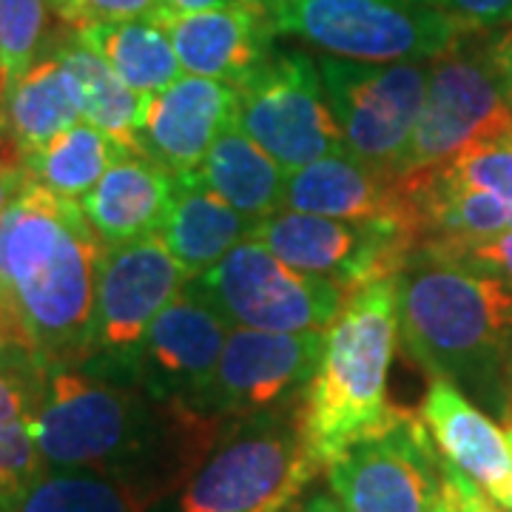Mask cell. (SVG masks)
<instances>
[{
    "instance_id": "obj_1",
    "label": "cell",
    "mask_w": 512,
    "mask_h": 512,
    "mask_svg": "<svg viewBox=\"0 0 512 512\" xmlns=\"http://www.w3.org/2000/svg\"><path fill=\"white\" fill-rule=\"evenodd\" d=\"M35 359V356H32ZM225 421L151 399L143 384L92 362L35 359V430L43 470H94L131 484L157 456L197 467Z\"/></svg>"
},
{
    "instance_id": "obj_2",
    "label": "cell",
    "mask_w": 512,
    "mask_h": 512,
    "mask_svg": "<svg viewBox=\"0 0 512 512\" xmlns=\"http://www.w3.org/2000/svg\"><path fill=\"white\" fill-rule=\"evenodd\" d=\"M103 251L80 202L26 185L0 214V348L80 362Z\"/></svg>"
},
{
    "instance_id": "obj_3",
    "label": "cell",
    "mask_w": 512,
    "mask_h": 512,
    "mask_svg": "<svg viewBox=\"0 0 512 512\" xmlns=\"http://www.w3.org/2000/svg\"><path fill=\"white\" fill-rule=\"evenodd\" d=\"M399 342L433 379H447L512 421V288L416 245L396 274Z\"/></svg>"
},
{
    "instance_id": "obj_4",
    "label": "cell",
    "mask_w": 512,
    "mask_h": 512,
    "mask_svg": "<svg viewBox=\"0 0 512 512\" xmlns=\"http://www.w3.org/2000/svg\"><path fill=\"white\" fill-rule=\"evenodd\" d=\"M396 342V276L353 288L325 330V353L302 402L305 447L322 470L399 413L387 402Z\"/></svg>"
},
{
    "instance_id": "obj_5",
    "label": "cell",
    "mask_w": 512,
    "mask_h": 512,
    "mask_svg": "<svg viewBox=\"0 0 512 512\" xmlns=\"http://www.w3.org/2000/svg\"><path fill=\"white\" fill-rule=\"evenodd\" d=\"M302 402L225 421L183 481L177 512H279L311 487L322 467L305 447Z\"/></svg>"
},
{
    "instance_id": "obj_6",
    "label": "cell",
    "mask_w": 512,
    "mask_h": 512,
    "mask_svg": "<svg viewBox=\"0 0 512 512\" xmlns=\"http://www.w3.org/2000/svg\"><path fill=\"white\" fill-rule=\"evenodd\" d=\"M268 12L276 35L356 63H424L470 35L444 9L396 0H282Z\"/></svg>"
},
{
    "instance_id": "obj_7",
    "label": "cell",
    "mask_w": 512,
    "mask_h": 512,
    "mask_svg": "<svg viewBox=\"0 0 512 512\" xmlns=\"http://www.w3.org/2000/svg\"><path fill=\"white\" fill-rule=\"evenodd\" d=\"M191 288L231 328L276 333L328 330L348 296L333 279L291 268L254 237L239 242L208 274L191 279Z\"/></svg>"
},
{
    "instance_id": "obj_8",
    "label": "cell",
    "mask_w": 512,
    "mask_h": 512,
    "mask_svg": "<svg viewBox=\"0 0 512 512\" xmlns=\"http://www.w3.org/2000/svg\"><path fill=\"white\" fill-rule=\"evenodd\" d=\"M237 126L288 174L330 154H345L319 63L305 52H274L237 89Z\"/></svg>"
},
{
    "instance_id": "obj_9",
    "label": "cell",
    "mask_w": 512,
    "mask_h": 512,
    "mask_svg": "<svg viewBox=\"0 0 512 512\" xmlns=\"http://www.w3.org/2000/svg\"><path fill=\"white\" fill-rule=\"evenodd\" d=\"M345 512H436L444 493V458L419 413H399L325 467Z\"/></svg>"
},
{
    "instance_id": "obj_10",
    "label": "cell",
    "mask_w": 512,
    "mask_h": 512,
    "mask_svg": "<svg viewBox=\"0 0 512 512\" xmlns=\"http://www.w3.org/2000/svg\"><path fill=\"white\" fill-rule=\"evenodd\" d=\"M191 279L168 254L160 234L131 239L103 251L89 339L80 362L134 379V362L157 313Z\"/></svg>"
},
{
    "instance_id": "obj_11",
    "label": "cell",
    "mask_w": 512,
    "mask_h": 512,
    "mask_svg": "<svg viewBox=\"0 0 512 512\" xmlns=\"http://www.w3.org/2000/svg\"><path fill=\"white\" fill-rule=\"evenodd\" d=\"M319 72L348 154L396 180L424 106L427 66L322 57Z\"/></svg>"
},
{
    "instance_id": "obj_12",
    "label": "cell",
    "mask_w": 512,
    "mask_h": 512,
    "mask_svg": "<svg viewBox=\"0 0 512 512\" xmlns=\"http://www.w3.org/2000/svg\"><path fill=\"white\" fill-rule=\"evenodd\" d=\"M464 35L427 63V94L396 180L450 160L478 137L512 126V103L498 83L487 43L476 49Z\"/></svg>"
},
{
    "instance_id": "obj_13",
    "label": "cell",
    "mask_w": 512,
    "mask_h": 512,
    "mask_svg": "<svg viewBox=\"0 0 512 512\" xmlns=\"http://www.w3.org/2000/svg\"><path fill=\"white\" fill-rule=\"evenodd\" d=\"M322 353L325 330L231 328L197 410L217 421H237L299 404L319 370Z\"/></svg>"
},
{
    "instance_id": "obj_14",
    "label": "cell",
    "mask_w": 512,
    "mask_h": 512,
    "mask_svg": "<svg viewBox=\"0 0 512 512\" xmlns=\"http://www.w3.org/2000/svg\"><path fill=\"white\" fill-rule=\"evenodd\" d=\"M254 239L296 271L333 279L353 291L365 282L396 276L419 245L413 231L393 222H353L279 208L256 222Z\"/></svg>"
},
{
    "instance_id": "obj_15",
    "label": "cell",
    "mask_w": 512,
    "mask_h": 512,
    "mask_svg": "<svg viewBox=\"0 0 512 512\" xmlns=\"http://www.w3.org/2000/svg\"><path fill=\"white\" fill-rule=\"evenodd\" d=\"M228 333L225 316L188 282L151 322L134 362V379L157 402L197 410Z\"/></svg>"
},
{
    "instance_id": "obj_16",
    "label": "cell",
    "mask_w": 512,
    "mask_h": 512,
    "mask_svg": "<svg viewBox=\"0 0 512 512\" xmlns=\"http://www.w3.org/2000/svg\"><path fill=\"white\" fill-rule=\"evenodd\" d=\"M237 117V86L183 74L151 94L140 126V154L174 180L194 177L211 143Z\"/></svg>"
},
{
    "instance_id": "obj_17",
    "label": "cell",
    "mask_w": 512,
    "mask_h": 512,
    "mask_svg": "<svg viewBox=\"0 0 512 512\" xmlns=\"http://www.w3.org/2000/svg\"><path fill=\"white\" fill-rule=\"evenodd\" d=\"M185 74L242 86L274 55L271 12L254 3H237L208 12L168 15L160 20Z\"/></svg>"
},
{
    "instance_id": "obj_18",
    "label": "cell",
    "mask_w": 512,
    "mask_h": 512,
    "mask_svg": "<svg viewBox=\"0 0 512 512\" xmlns=\"http://www.w3.org/2000/svg\"><path fill=\"white\" fill-rule=\"evenodd\" d=\"M282 208L333 220L393 222L413 231L416 237L402 185L379 168L356 160L348 151L330 154L299 171H291Z\"/></svg>"
},
{
    "instance_id": "obj_19",
    "label": "cell",
    "mask_w": 512,
    "mask_h": 512,
    "mask_svg": "<svg viewBox=\"0 0 512 512\" xmlns=\"http://www.w3.org/2000/svg\"><path fill=\"white\" fill-rule=\"evenodd\" d=\"M421 421L447 464H453L501 507L510 487V441L456 384L433 379L419 410Z\"/></svg>"
},
{
    "instance_id": "obj_20",
    "label": "cell",
    "mask_w": 512,
    "mask_h": 512,
    "mask_svg": "<svg viewBox=\"0 0 512 512\" xmlns=\"http://www.w3.org/2000/svg\"><path fill=\"white\" fill-rule=\"evenodd\" d=\"M174 177L143 154H123L80 200L97 239L111 248L160 231Z\"/></svg>"
},
{
    "instance_id": "obj_21",
    "label": "cell",
    "mask_w": 512,
    "mask_h": 512,
    "mask_svg": "<svg viewBox=\"0 0 512 512\" xmlns=\"http://www.w3.org/2000/svg\"><path fill=\"white\" fill-rule=\"evenodd\" d=\"M256 222L259 220L245 217L208 185H202L194 174L174 180L171 205L157 234L185 276L197 279L208 274L239 242L254 237Z\"/></svg>"
},
{
    "instance_id": "obj_22",
    "label": "cell",
    "mask_w": 512,
    "mask_h": 512,
    "mask_svg": "<svg viewBox=\"0 0 512 512\" xmlns=\"http://www.w3.org/2000/svg\"><path fill=\"white\" fill-rule=\"evenodd\" d=\"M197 180L254 220H265L285 205L288 171L254 137H248L237 120L217 134L197 171Z\"/></svg>"
},
{
    "instance_id": "obj_23",
    "label": "cell",
    "mask_w": 512,
    "mask_h": 512,
    "mask_svg": "<svg viewBox=\"0 0 512 512\" xmlns=\"http://www.w3.org/2000/svg\"><path fill=\"white\" fill-rule=\"evenodd\" d=\"M80 120L83 111L72 74L52 52L35 60L9 86L0 111V131H6L9 143L18 148L20 157H26Z\"/></svg>"
},
{
    "instance_id": "obj_24",
    "label": "cell",
    "mask_w": 512,
    "mask_h": 512,
    "mask_svg": "<svg viewBox=\"0 0 512 512\" xmlns=\"http://www.w3.org/2000/svg\"><path fill=\"white\" fill-rule=\"evenodd\" d=\"M32 421L35 359L20 348H0V512L43 473Z\"/></svg>"
},
{
    "instance_id": "obj_25",
    "label": "cell",
    "mask_w": 512,
    "mask_h": 512,
    "mask_svg": "<svg viewBox=\"0 0 512 512\" xmlns=\"http://www.w3.org/2000/svg\"><path fill=\"white\" fill-rule=\"evenodd\" d=\"M55 55L66 66V72L72 74L83 120L111 137L128 154H140V126L146 117L148 97L128 89L111 72L109 63L77 35L63 40Z\"/></svg>"
},
{
    "instance_id": "obj_26",
    "label": "cell",
    "mask_w": 512,
    "mask_h": 512,
    "mask_svg": "<svg viewBox=\"0 0 512 512\" xmlns=\"http://www.w3.org/2000/svg\"><path fill=\"white\" fill-rule=\"evenodd\" d=\"M74 35L103 57L128 89L143 97L163 92L183 77V66L171 46V37L154 20L94 23Z\"/></svg>"
},
{
    "instance_id": "obj_27",
    "label": "cell",
    "mask_w": 512,
    "mask_h": 512,
    "mask_svg": "<svg viewBox=\"0 0 512 512\" xmlns=\"http://www.w3.org/2000/svg\"><path fill=\"white\" fill-rule=\"evenodd\" d=\"M123 154L128 151H123L111 137L97 131L92 123L80 120L52 137L43 148L26 154L23 163L32 183L49 188L63 200L80 202Z\"/></svg>"
},
{
    "instance_id": "obj_28",
    "label": "cell",
    "mask_w": 512,
    "mask_h": 512,
    "mask_svg": "<svg viewBox=\"0 0 512 512\" xmlns=\"http://www.w3.org/2000/svg\"><path fill=\"white\" fill-rule=\"evenodd\" d=\"M134 484L94 470H43L6 512H146Z\"/></svg>"
},
{
    "instance_id": "obj_29",
    "label": "cell",
    "mask_w": 512,
    "mask_h": 512,
    "mask_svg": "<svg viewBox=\"0 0 512 512\" xmlns=\"http://www.w3.org/2000/svg\"><path fill=\"white\" fill-rule=\"evenodd\" d=\"M46 32V0H0V55L9 80L35 63Z\"/></svg>"
},
{
    "instance_id": "obj_30",
    "label": "cell",
    "mask_w": 512,
    "mask_h": 512,
    "mask_svg": "<svg viewBox=\"0 0 512 512\" xmlns=\"http://www.w3.org/2000/svg\"><path fill=\"white\" fill-rule=\"evenodd\" d=\"M424 248H433L441 256L464 265L467 271L512 288V231L458 242H424Z\"/></svg>"
},
{
    "instance_id": "obj_31",
    "label": "cell",
    "mask_w": 512,
    "mask_h": 512,
    "mask_svg": "<svg viewBox=\"0 0 512 512\" xmlns=\"http://www.w3.org/2000/svg\"><path fill=\"white\" fill-rule=\"evenodd\" d=\"M52 9L74 32L94 23H114V20L160 23L168 15H174L168 0H52Z\"/></svg>"
},
{
    "instance_id": "obj_32",
    "label": "cell",
    "mask_w": 512,
    "mask_h": 512,
    "mask_svg": "<svg viewBox=\"0 0 512 512\" xmlns=\"http://www.w3.org/2000/svg\"><path fill=\"white\" fill-rule=\"evenodd\" d=\"M439 9L458 20L470 35H487L512 26V0H439Z\"/></svg>"
},
{
    "instance_id": "obj_33",
    "label": "cell",
    "mask_w": 512,
    "mask_h": 512,
    "mask_svg": "<svg viewBox=\"0 0 512 512\" xmlns=\"http://www.w3.org/2000/svg\"><path fill=\"white\" fill-rule=\"evenodd\" d=\"M436 512H507L498 507L490 495L484 493L478 484L456 470L453 464L444 461V493H441V504Z\"/></svg>"
},
{
    "instance_id": "obj_34",
    "label": "cell",
    "mask_w": 512,
    "mask_h": 512,
    "mask_svg": "<svg viewBox=\"0 0 512 512\" xmlns=\"http://www.w3.org/2000/svg\"><path fill=\"white\" fill-rule=\"evenodd\" d=\"M32 183L26 163L20 157V151L12 143L6 148H0V214L6 211V205L18 197L26 185Z\"/></svg>"
},
{
    "instance_id": "obj_35",
    "label": "cell",
    "mask_w": 512,
    "mask_h": 512,
    "mask_svg": "<svg viewBox=\"0 0 512 512\" xmlns=\"http://www.w3.org/2000/svg\"><path fill=\"white\" fill-rule=\"evenodd\" d=\"M487 57L493 63L495 74H498V83L507 94V100L512 103V26L510 29H501L498 35L487 40Z\"/></svg>"
},
{
    "instance_id": "obj_36",
    "label": "cell",
    "mask_w": 512,
    "mask_h": 512,
    "mask_svg": "<svg viewBox=\"0 0 512 512\" xmlns=\"http://www.w3.org/2000/svg\"><path fill=\"white\" fill-rule=\"evenodd\" d=\"M279 512H345L339 507V501L333 493H322V490H311L305 487L302 493L291 498Z\"/></svg>"
},
{
    "instance_id": "obj_37",
    "label": "cell",
    "mask_w": 512,
    "mask_h": 512,
    "mask_svg": "<svg viewBox=\"0 0 512 512\" xmlns=\"http://www.w3.org/2000/svg\"><path fill=\"white\" fill-rule=\"evenodd\" d=\"M237 3H245V0H168L171 12H180V15L208 12V9H222V6H237Z\"/></svg>"
},
{
    "instance_id": "obj_38",
    "label": "cell",
    "mask_w": 512,
    "mask_h": 512,
    "mask_svg": "<svg viewBox=\"0 0 512 512\" xmlns=\"http://www.w3.org/2000/svg\"><path fill=\"white\" fill-rule=\"evenodd\" d=\"M9 72H6V63H3V55H0V111H3V103H6V94H9Z\"/></svg>"
},
{
    "instance_id": "obj_39",
    "label": "cell",
    "mask_w": 512,
    "mask_h": 512,
    "mask_svg": "<svg viewBox=\"0 0 512 512\" xmlns=\"http://www.w3.org/2000/svg\"><path fill=\"white\" fill-rule=\"evenodd\" d=\"M507 441H510V456H512V424L507 427ZM501 507H504L507 512H512V470H510V487H507V495H504Z\"/></svg>"
},
{
    "instance_id": "obj_40",
    "label": "cell",
    "mask_w": 512,
    "mask_h": 512,
    "mask_svg": "<svg viewBox=\"0 0 512 512\" xmlns=\"http://www.w3.org/2000/svg\"><path fill=\"white\" fill-rule=\"evenodd\" d=\"M396 3H410V6H436V9H439V0H396Z\"/></svg>"
},
{
    "instance_id": "obj_41",
    "label": "cell",
    "mask_w": 512,
    "mask_h": 512,
    "mask_svg": "<svg viewBox=\"0 0 512 512\" xmlns=\"http://www.w3.org/2000/svg\"><path fill=\"white\" fill-rule=\"evenodd\" d=\"M245 3H254V6H262V9H274L276 3H282V0H245Z\"/></svg>"
},
{
    "instance_id": "obj_42",
    "label": "cell",
    "mask_w": 512,
    "mask_h": 512,
    "mask_svg": "<svg viewBox=\"0 0 512 512\" xmlns=\"http://www.w3.org/2000/svg\"><path fill=\"white\" fill-rule=\"evenodd\" d=\"M510 402H512V356H510Z\"/></svg>"
}]
</instances>
